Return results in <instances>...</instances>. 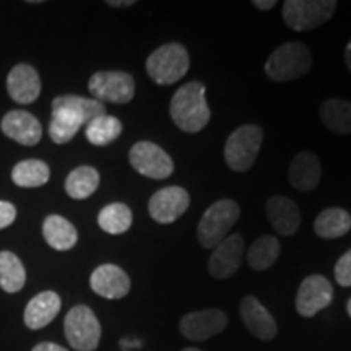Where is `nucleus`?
<instances>
[{"label": "nucleus", "instance_id": "nucleus-1", "mask_svg": "<svg viewBox=\"0 0 351 351\" xmlns=\"http://www.w3.org/2000/svg\"><path fill=\"white\" fill-rule=\"evenodd\" d=\"M169 116L178 129L197 134L210 122L207 88L202 82H189L176 91L169 104Z\"/></svg>", "mask_w": 351, "mask_h": 351}, {"label": "nucleus", "instance_id": "nucleus-2", "mask_svg": "<svg viewBox=\"0 0 351 351\" xmlns=\"http://www.w3.org/2000/svg\"><path fill=\"white\" fill-rule=\"evenodd\" d=\"M313 67V56L306 44L285 43L271 52L265 62V73L274 82L296 80L309 73Z\"/></svg>", "mask_w": 351, "mask_h": 351}, {"label": "nucleus", "instance_id": "nucleus-3", "mask_svg": "<svg viewBox=\"0 0 351 351\" xmlns=\"http://www.w3.org/2000/svg\"><path fill=\"white\" fill-rule=\"evenodd\" d=\"M241 208L234 200L221 199L205 210L197 226V238L204 249H213L228 238L231 228L239 219Z\"/></svg>", "mask_w": 351, "mask_h": 351}, {"label": "nucleus", "instance_id": "nucleus-4", "mask_svg": "<svg viewBox=\"0 0 351 351\" xmlns=\"http://www.w3.org/2000/svg\"><path fill=\"white\" fill-rule=\"evenodd\" d=\"M189 70V52L182 44L168 43L160 46L147 59V72L158 85H173L182 80Z\"/></svg>", "mask_w": 351, "mask_h": 351}, {"label": "nucleus", "instance_id": "nucleus-5", "mask_svg": "<svg viewBox=\"0 0 351 351\" xmlns=\"http://www.w3.org/2000/svg\"><path fill=\"white\" fill-rule=\"evenodd\" d=\"M263 142L262 127L256 124H245L236 129L228 137L225 145V161L232 171L244 173L256 163L258 152Z\"/></svg>", "mask_w": 351, "mask_h": 351}, {"label": "nucleus", "instance_id": "nucleus-6", "mask_svg": "<svg viewBox=\"0 0 351 351\" xmlns=\"http://www.w3.org/2000/svg\"><path fill=\"white\" fill-rule=\"evenodd\" d=\"M335 0H287L283 20L295 32H309L326 25L335 13Z\"/></svg>", "mask_w": 351, "mask_h": 351}, {"label": "nucleus", "instance_id": "nucleus-7", "mask_svg": "<svg viewBox=\"0 0 351 351\" xmlns=\"http://www.w3.org/2000/svg\"><path fill=\"white\" fill-rule=\"evenodd\" d=\"M65 339L77 351H95L101 340V326L93 311L88 306H75L64 320Z\"/></svg>", "mask_w": 351, "mask_h": 351}, {"label": "nucleus", "instance_id": "nucleus-8", "mask_svg": "<svg viewBox=\"0 0 351 351\" xmlns=\"http://www.w3.org/2000/svg\"><path fill=\"white\" fill-rule=\"evenodd\" d=\"M88 90L93 95V99L99 103L108 101L114 104H125L134 99L135 82L130 73L122 70H103L90 78Z\"/></svg>", "mask_w": 351, "mask_h": 351}, {"label": "nucleus", "instance_id": "nucleus-9", "mask_svg": "<svg viewBox=\"0 0 351 351\" xmlns=\"http://www.w3.org/2000/svg\"><path fill=\"white\" fill-rule=\"evenodd\" d=\"M132 168L150 179H166L174 173V161L163 148L153 142H137L130 148Z\"/></svg>", "mask_w": 351, "mask_h": 351}, {"label": "nucleus", "instance_id": "nucleus-10", "mask_svg": "<svg viewBox=\"0 0 351 351\" xmlns=\"http://www.w3.org/2000/svg\"><path fill=\"white\" fill-rule=\"evenodd\" d=\"M191 197L186 189L179 186L163 187L152 195L148 202L150 217L160 225H171L187 212Z\"/></svg>", "mask_w": 351, "mask_h": 351}, {"label": "nucleus", "instance_id": "nucleus-11", "mask_svg": "<svg viewBox=\"0 0 351 351\" xmlns=\"http://www.w3.org/2000/svg\"><path fill=\"white\" fill-rule=\"evenodd\" d=\"M333 288L326 276L311 275L302 280L296 295V311L302 317H314L330 304Z\"/></svg>", "mask_w": 351, "mask_h": 351}, {"label": "nucleus", "instance_id": "nucleus-12", "mask_svg": "<svg viewBox=\"0 0 351 351\" xmlns=\"http://www.w3.org/2000/svg\"><path fill=\"white\" fill-rule=\"evenodd\" d=\"M244 257V239L239 232L230 234L213 249L208 258V274L215 280H226L239 270Z\"/></svg>", "mask_w": 351, "mask_h": 351}, {"label": "nucleus", "instance_id": "nucleus-13", "mask_svg": "<svg viewBox=\"0 0 351 351\" xmlns=\"http://www.w3.org/2000/svg\"><path fill=\"white\" fill-rule=\"evenodd\" d=\"M228 326V315L219 309L195 311L186 314L179 322V330L187 340L205 341L219 335Z\"/></svg>", "mask_w": 351, "mask_h": 351}, {"label": "nucleus", "instance_id": "nucleus-14", "mask_svg": "<svg viewBox=\"0 0 351 351\" xmlns=\"http://www.w3.org/2000/svg\"><path fill=\"white\" fill-rule=\"evenodd\" d=\"M90 287L96 295L106 300H121L130 291V278L121 267L112 263L99 265L90 278Z\"/></svg>", "mask_w": 351, "mask_h": 351}, {"label": "nucleus", "instance_id": "nucleus-15", "mask_svg": "<svg viewBox=\"0 0 351 351\" xmlns=\"http://www.w3.org/2000/svg\"><path fill=\"white\" fill-rule=\"evenodd\" d=\"M239 311L244 326L247 327V330L251 332L254 337H257V339L262 341H269L275 339L276 332H278L276 320L257 298H243Z\"/></svg>", "mask_w": 351, "mask_h": 351}, {"label": "nucleus", "instance_id": "nucleus-16", "mask_svg": "<svg viewBox=\"0 0 351 351\" xmlns=\"http://www.w3.org/2000/svg\"><path fill=\"white\" fill-rule=\"evenodd\" d=\"M2 132L8 138L15 140L26 147H33L39 143L43 137L41 124L33 114L21 111V109H13L7 112L2 119Z\"/></svg>", "mask_w": 351, "mask_h": 351}, {"label": "nucleus", "instance_id": "nucleus-17", "mask_svg": "<svg viewBox=\"0 0 351 351\" xmlns=\"http://www.w3.org/2000/svg\"><path fill=\"white\" fill-rule=\"evenodd\" d=\"M267 217L274 230L282 236H293L301 226V212L295 200L274 195L267 202Z\"/></svg>", "mask_w": 351, "mask_h": 351}, {"label": "nucleus", "instance_id": "nucleus-18", "mask_svg": "<svg viewBox=\"0 0 351 351\" xmlns=\"http://www.w3.org/2000/svg\"><path fill=\"white\" fill-rule=\"evenodd\" d=\"M7 90L12 99L19 104L33 103L41 93V80L38 72L28 64L15 65L8 73Z\"/></svg>", "mask_w": 351, "mask_h": 351}, {"label": "nucleus", "instance_id": "nucleus-19", "mask_svg": "<svg viewBox=\"0 0 351 351\" xmlns=\"http://www.w3.org/2000/svg\"><path fill=\"white\" fill-rule=\"evenodd\" d=\"M322 168L314 153L302 150L293 158L288 169L289 184L300 192H311L319 186Z\"/></svg>", "mask_w": 351, "mask_h": 351}, {"label": "nucleus", "instance_id": "nucleus-20", "mask_svg": "<svg viewBox=\"0 0 351 351\" xmlns=\"http://www.w3.org/2000/svg\"><path fill=\"white\" fill-rule=\"evenodd\" d=\"M62 301L57 293L44 291L34 296L28 302L25 309V324L32 330H39V328L49 326L59 314Z\"/></svg>", "mask_w": 351, "mask_h": 351}, {"label": "nucleus", "instance_id": "nucleus-21", "mask_svg": "<svg viewBox=\"0 0 351 351\" xmlns=\"http://www.w3.org/2000/svg\"><path fill=\"white\" fill-rule=\"evenodd\" d=\"M43 236L56 251H70L78 241L75 226L60 215H49L44 219Z\"/></svg>", "mask_w": 351, "mask_h": 351}, {"label": "nucleus", "instance_id": "nucleus-22", "mask_svg": "<svg viewBox=\"0 0 351 351\" xmlns=\"http://www.w3.org/2000/svg\"><path fill=\"white\" fill-rule=\"evenodd\" d=\"M82 125H85V121L75 111L69 108H52L49 135L54 143H69L78 134Z\"/></svg>", "mask_w": 351, "mask_h": 351}, {"label": "nucleus", "instance_id": "nucleus-23", "mask_svg": "<svg viewBox=\"0 0 351 351\" xmlns=\"http://www.w3.org/2000/svg\"><path fill=\"white\" fill-rule=\"evenodd\" d=\"M351 230V215L343 208H327L317 215L314 231L322 239H339Z\"/></svg>", "mask_w": 351, "mask_h": 351}, {"label": "nucleus", "instance_id": "nucleus-24", "mask_svg": "<svg viewBox=\"0 0 351 351\" xmlns=\"http://www.w3.org/2000/svg\"><path fill=\"white\" fill-rule=\"evenodd\" d=\"M320 121L333 134H351V103L345 99H327L319 109Z\"/></svg>", "mask_w": 351, "mask_h": 351}, {"label": "nucleus", "instance_id": "nucleus-25", "mask_svg": "<svg viewBox=\"0 0 351 351\" xmlns=\"http://www.w3.org/2000/svg\"><path fill=\"white\" fill-rule=\"evenodd\" d=\"M99 186V173L91 166H78L65 179V192L75 200H85Z\"/></svg>", "mask_w": 351, "mask_h": 351}, {"label": "nucleus", "instance_id": "nucleus-26", "mask_svg": "<svg viewBox=\"0 0 351 351\" xmlns=\"http://www.w3.org/2000/svg\"><path fill=\"white\" fill-rule=\"evenodd\" d=\"M245 256H247V263L252 270H269L280 256V243L274 236H261L254 241Z\"/></svg>", "mask_w": 351, "mask_h": 351}, {"label": "nucleus", "instance_id": "nucleus-27", "mask_svg": "<svg viewBox=\"0 0 351 351\" xmlns=\"http://www.w3.org/2000/svg\"><path fill=\"white\" fill-rule=\"evenodd\" d=\"M51 169L41 160L20 161L12 171V181L19 187H41L49 181Z\"/></svg>", "mask_w": 351, "mask_h": 351}, {"label": "nucleus", "instance_id": "nucleus-28", "mask_svg": "<svg viewBox=\"0 0 351 351\" xmlns=\"http://www.w3.org/2000/svg\"><path fill=\"white\" fill-rule=\"evenodd\" d=\"M86 140L95 147H106V145L112 143L114 140H117L122 134V124L117 117L103 116L96 117L91 122L86 124Z\"/></svg>", "mask_w": 351, "mask_h": 351}, {"label": "nucleus", "instance_id": "nucleus-29", "mask_svg": "<svg viewBox=\"0 0 351 351\" xmlns=\"http://www.w3.org/2000/svg\"><path fill=\"white\" fill-rule=\"evenodd\" d=\"M26 271L23 263L13 252H0V288L7 293H16L25 287Z\"/></svg>", "mask_w": 351, "mask_h": 351}, {"label": "nucleus", "instance_id": "nucleus-30", "mask_svg": "<svg viewBox=\"0 0 351 351\" xmlns=\"http://www.w3.org/2000/svg\"><path fill=\"white\" fill-rule=\"evenodd\" d=\"M132 210L125 204L116 202V204L106 205L98 215V225L103 231L109 234H122L129 231L132 226Z\"/></svg>", "mask_w": 351, "mask_h": 351}, {"label": "nucleus", "instance_id": "nucleus-31", "mask_svg": "<svg viewBox=\"0 0 351 351\" xmlns=\"http://www.w3.org/2000/svg\"><path fill=\"white\" fill-rule=\"evenodd\" d=\"M52 108H69L72 111H75L78 116L83 117L85 124L91 122L96 117L106 114V109H104V104L99 103L93 98H83V96H75V95H65V96H57V98L52 101Z\"/></svg>", "mask_w": 351, "mask_h": 351}, {"label": "nucleus", "instance_id": "nucleus-32", "mask_svg": "<svg viewBox=\"0 0 351 351\" xmlns=\"http://www.w3.org/2000/svg\"><path fill=\"white\" fill-rule=\"evenodd\" d=\"M335 280L341 287H351V249L339 258L335 265Z\"/></svg>", "mask_w": 351, "mask_h": 351}, {"label": "nucleus", "instance_id": "nucleus-33", "mask_svg": "<svg viewBox=\"0 0 351 351\" xmlns=\"http://www.w3.org/2000/svg\"><path fill=\"white\" fill-rule=\"evenodd\" d=\"M16 218V208L10 202L0 200V230L10 226Z\"/></svg>", "mask_w": 351, "mask_h": 351}, {"label": "nucleus", "instance_id": "nucleus-34", "mask_svg": "<svg viewBox=\"0 0 351 351\" xmlns=\"http://www.w3.org/2000/svg\"><path fill=\"white\" fill-rule=\"evenodd\" d=\"M32 351H69L65 350L64 346L56 345V343H49V341H44V343H39L34 346Z\"/></svg>", "mask_w": 351, "mask_h": 351}, {"label": "nucleus", "instance_id": "nucleus-35", "mask_svg": "<svg viewBox=\"0 0 351 351\" xmlns=\"http://www.w3.org/2000/svg\"><path fill=\"white\" fill-rule=\"evenodd\" d=\"M254 7H257L258 10H271L276 5L275 0H269V2H263V0H254Z\"/></svg>", "mask_w": 351, "mask_h": 351}, {"label": "nucleus", "instance_id": "nucleus-36", "mask_svg": "<svg viewBox=\"0 0 351 351\" xmlns=\"http://www.w3.org/2000/svg\"><path fill=\"white\" fill-rule=\"evenodd\" d=\"M345 64H346V67H348V70L351 72V39H350V43L346 44V49H345Z\"/></svg>", "mask_w": 351, "mask_h": 351}, {"label": "nucleus", "instance_id": "nucleus-37", "mask_svg": "<svg viewBox=\"0 0 351 351\" xmlns=\"http://www.w3.org/2000/svg\"><path fill=\"white\" fill-rule=\"evenodd\" d=\"M134 3H135V2H132V0H127V2H112V0H109L108 5L121 8V7H130V5H134Z\"/></svg>", "mask_w": 351, "mask_h": 351}, {"label": "nucleus", "instance_id": "nucleus-38", "mask_svg": "<svg viewBox=\"0 0 351 351\" xmlns=\"http://www.w3.org/2000/svg\"><path fill=\"white\" fill-rule=\"evenodd\" d=\"M346 311H348L350 317H351V298L348 300V302H346Z\"/></svg>", "mask_w": 351, "mask_h": 351}, {"label": "nucleus", "instance_id": "nucleus-39", "mask_svg": "<svg viewBox=\"0 0 351 351\" xmlns=\"http://www.w3.org/2000/svg\"><path fill=\"white\" fill-rule=\"evenodd\" d=\"M182 351H200L199 348H184Z\"/></svg>", "mask_w": 351, "mask_h": 351}]
</instances>
